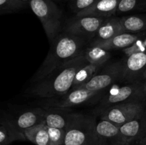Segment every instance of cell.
Listing matches in <instances>:
<instances>
[{"label":"cell","mask_w":146,"mask_h":145,"mask_svg":"<svg viewBox=\"0 0 146 145\" xmlns=\"http://www.w3.org/2000/svg\"><path fill=\"white\" fill-rule=\"evenodd\" d=\"M88 63L83 53L58 66L41 80L33 84L27 92L29 96L38 98L62 96L72 89L77 72Z\"/></svg>","instance_id":"6da1fadb"},{"label":"cell","mask_w":146,"mask_h":145,"mask_svg":"<svg viewBox=\"0 0 146 145\" xmlns=\"http://www.w3.org/2000/svg\"><path fill=\"white\" fill-rule=\"evenodd\" d=\"M84 45V38L67 32L56 37L45 60L31 78V82L35 83L41 80L63 63L81 55Z\"/></svg>","instance_id":"7a4b0ae2"},{"label":"cell","mask_w":146,"mask_h":145,"mask_svg":"<svg viewBox=\"0 0 146 145\" xmlns=\"http://www.w3.org/2000/svg\"><path fill=\"white\" fill-rule=\"evenodd\" d=\"M128 102H146L144 81L125 82L124 85L113 84L101 100L103 109L112 105Z\"/></svg>","instance_id":"3957f363"},{"label":"cell","mask_w":146,"mask_h":145,"mask_svg":"<svg viewBox=\"0 0 146 145\" xmlns=\"http://www.w3.org/2000/svg\"><path fill=\"white\" fill-rule=\"evenodd\" d=\"M29 5L41 21L49 41L57 36L62 18V11L53 0H29Z\"/></svg>","instance_id":"277c9868"},{"label":"cell","mask_w":146,"mask_h":145,"mask_svg":"<svg viewBox=\"0 0 146 145\" xmlns=\"http://www.w3.org/2000/svg\"><path fill=\"white\" fill-rule=\"evenodd\" d=\"M96 124L95 118L81 115L66 130L64 145H100Z\"/></svg>","instance_id":"5b68a950"},{"label":"cell","mask_w":146,"mask_h":145,"mask_svg":"<svg viewBox=\"0 0 146 145\" xmlns=\"http://www.w3.org/2000/svg\"><path fill=\"white\" fill-rule=\"evenodd\" d=\"M146 109V102H128L104 108L101 119L112 122L118 127L132 120Z\"/></svg>","instance_id":"8992f818"},{"label":"cell","mask_w":146,"mask_h":145,"mask_svg":"<svg viewBox=\"0 0 146 145\" xmlns=\"http://www.w3.org/2000/svg\"><path fill=\"white\" fill-rule=\"evenodd\" d=\"M123 61L106 65L87 83L79 88L91 91H105L108 88L123 80Z\"/></svg>","instance_id":"52a82bcc"},{"label":"cell","mask_w":146,"mask_h":145,"mask_svg":"<svg viewBox=\"0 0 146 145\" xmlns=\"http://www.w3.org/2000/svg\"><path fill=\"white\" fill-rule=\"evenodd\" d=\"M106 17L82 16H77L68 21L65 32L83 38H94L101 24L106 21Z\"/></svg>","instance_id":"ba28073f"},{"label":"cell","mask_w":146,"mask_h":145,"mask_svg":"<svg viewBox=\"0 0 146 145\" xmlns=\"http://www.w3.org/2000/svg\"><path fill=\"white\" fill-rule=\"evenodd\" d=\"M104 91H91L84 88L71 90L62 96L54 98L51 104L55 108L68 109L87 103L94 98L102 95Z\"/></svg>","instance_id":"9c48e42d"},{"label":"cell","mask_w":146,"mask_h":145,"mask_svg":"<svg viewBox=\"0 0 146 145\" xmlns=\"http://www.w3.org/2000/svg\"><path fill=\"white\" fill-rule=\"evenodd\" d=\"M124 145H137L146 136V109L132 120L120 127Z\"/></svg>","instance_id":"30bf717a"},{"label":"cell","mask_w":146,"mask_h":145,"mask_svg":"<svg viewBox=\"0 0 146 145\" xmlns=\"http://www.w3.org/2000/svg\"><path fill=\"white\" fill-rule=\"evenodd\" d=\"M123 80L133 82L143 80L146 70V52H141L126 55L123 60Z\"/></svg>","instance_id":"8fae6325"},{"label":"cell","mask_w":146,"mask_h":145,"mask_svg":"<svg viewBox=\"0 0 146 145\" xmlns=\"http://www.w3.org/2000/svg\"><path fill=\"white\" fill-rule=\"evenodd\" d=\"M81 114L70 112L68 109H49L46 110L45 124L46 126L50 127L66 130L81 117Z\"/></svg>","instance_id":"7c38bea8"},{"label":"cell","mask_w":146,"mask_h":145,"mask_svg":"<svg viewBox=\"0 0 146 145\" xmlns=\"http://www.w3.org/2000/svg\"><path fill=\"white\" fill-rule=\"evenodd\" d=\"M96 131L100 145H124L120 127L105 119L96 124Z\"/></svg>","instance_id":"4fadbf2b"},{"label":"cell","mask_w":146,"mask_h":145,"mask_svg":"<svg viewBox=\"0 0 146 145\" xmlns=\"http://www.w3.org/2000/svg\"><path fill=\"white\" fill-rule=\"evenodd\" d=\"M145 32L141 33H122L113 38L101 42H91V45H98L105 49L110 50L125 49L131 46L138 38H142Z\"/></svg>","instance_id":"5bb4252c"},{"label":"cell","mask_w":146,"mask_h":145,"mask_svg":"<svg viewBox=\"0 0 146 145\" xmlns=\"http://www.w3.org/2000/svg\"><path fill=\"white\" fill-rule=\"evenodd\" d=\"M121 0H98L89 8L76 14L77 16H91L109 18L116 13Z\"/></svg>","instance_id":"9a60e30c"},{"label":"cell","mask_w":146,"mask_h":145,"mask_svg":"<svg viewBox=\"0 0 146 145\" xmlns=\"http://www.w3.org/2000/svg\"><path fill=\"white\" fill-rule=\"evenodd\" d=\"M46 109L41 107L33 108L20 114L13 122L18 129L24 132L26 129L45 122Z\"/></svg>","instance_id":"2e32d148"},{"label":"cell","mask_w":146,"mask_h":145,"mask_svg":"<svg viewBox=\"0 0 146 145\" xmlns=\"http://www.w3.org/2000/svg\"><path fill=\"white\" fill-rule=\"evenodd\" d=\"M121 18L111 16L107 18L97 31L92 42H101L113 38L118 34H122Z\"/></svg>","instance_id":"e0dca14e"},{"label":"cell","mask_w":146,"mask_h":145,"mask_svg":"<svg viewBox=\"0 0 146 145\" xmlns=\"http://www.w3.org/2000/svg\"><path fill=\"white\" fill-rule=\"evenodd\" d=\"M24 132L17 127L13 121L1 122L0 127V145H9L15 141L27 140Z\"/></svg>","instance_id":"ac0fdd59"},{"label":"cell","mask_w":146,"mask_h":145,"mask_svg":"<svg viewBox=\"0 0 146 145\" xmlns=\"http://www.w3.org/2000/svg\"><path fill=\"white\" fill-rule=\"evenodd\" d=\"M105 66V64L96 65V64L88 63L85 66L81 68L76 75L74 85L71 90L78 89L82 85H85Z\"/></svg>","instance_id":"d6986e66"},{"label":"cell","mask_w":146,"mask_h":145,"mask_svg":"<svg viewBox=\"0 0 146 145\" xmlns=\"http://www.w3.org/2000/svg\"><path fill=\"white\" fill-rule=\"evenodd\" d=\"M122 33L146 31V15H131L121 18Z\"/></svg>","instance_id":"ffe728a7"},{"label":"cell","mask_w":146,"mask_h":145,"mask_svg":"<svg viewBox=\"0 0 146 145\" xmlns=\"http://www.w3.org/2000/svg\"><path fill=\"white\" fill-rule=\"evenodd\" d=\"M24 134L28 140L36 145H49V136L45 122L26 129Z\"/></svg>","instance_id":"44dd1931"},{"label":"cell","mask_w":146,"mask_h":145,"mask_svg":"<svg viewBox=\"0 0 146 145\" xmlns=\"http://www.w3.org/2000/svg\"><path fill=\"white\" fill-rule=\"evenodd\" d=\"M84 55L88 63L96 65L106 64L111 58L109 51L98 45H91L87 48L84 51Z\"/></svg>","instance_id":"7402d4cb"},{"label":"cell","mask_w":146,"mask_h":145,"mask_svg":"<svg viewBox=\"0 0 146 145\" xmlns=\"http://www.w3.org/2000/svg\"><path fill=\"white\" fill-rule=\"evenodd\" d=\"M28 5L29 2L24 0H0V14L17 12L25 9Z\"/></svg>","instance_id":"603a6c76"},{"label":"cell","mask_w":146,"mask_h":145,"mask_svg":"<svg viewBox=\"0 0 146 145\" xmlns=\"http://www.w3.org/2000/svg\"><path fill=\"white\" fill-rule=\"evenodd\" d=\"M146 0H121L117 8V14H124L141 9L145 5Z\"/></svg>","instance_id":"cb8c5ba5"},{"label":"cell","mask_w":146,"mask_h":145,"mask_svg":"<svg viewBox=\"0 0 146 145\" xmlns=\"http://www.w3.org/2000/svg\"><path fill=\"white\" fill-rule=\"evenodd\" d=\"M47 130L49 136V145H64L66 136V129L47 126Z\"/></svg>","instance_id":"d4e9b609"},{"label":"cell","mask_w":146,"mask_h":145,"mask_svg":"<svg viewBox=\"0 0 146 145\" xmlns=\"http://www.w3.org/2000/svg\"><path fill=\"white\" fill-rule=\"evenodd\" d=\"M98 1V0H69L68 5L70 9L76 14L91 7Z\"/></svg>","instance_id":"484cf974"},{"label":"cell","mask_w":146,"mask_h":145,"mask_svg":"<svg viewBox=\"0 0 146 145\" xmlns=\"http://www.w3.org/2000/svg\"><path fill=\"white\" fill-rule=\"evenodd\" d=\"M137 145H146V136Z\"/></svg>","instance_id":"4316f807"},{"label":"cell","mask_w":146,"mask_h":145,"mask_svg":"<svg viewBox=\"0 0 146 145\" xmlns=\"http://www.w3.org/2000/svg\"><path fill=\"white\" fill-rule=\"evenodd\" d=\"M146 80V70L143 74V80Z\"/></svg>","instance_id":"83f0119b"},{"label":"cell","mask_w":146,"mask_h":145,"mask_svg":"<svg viewBox=\"0 0 146 145\" xmlns=\"http://www.w3.org/2000/svg\"><path fill=\"white\" fill-rule=\"evenodd\" d=\"M144 81V90H145V95H146V80H145Z\"/></svg>","instance_id":"f1b7e54d"},{"label":"cell","mask_w":146,"mask_h":145,"mask_svg":"<svg viewBox=\"0 0 146 145\" xmlns=\"http://www.w3.org/2000/svg\"><path fill=\"white\" fill-rule=\"evenodd\" d=\"M143 45H145V47L146 48V38H145V39H143Z\"/></svg>","instance_id":"f546056e"},{"label":"cell","mask_w":146,"mask_h":145,"mask_svg":"<svg viewBox=\"0 0 146 145\" xmlns=\"http://www.w3.org/2000/svg\"><path fill=\"white\" fill-rule=\"evenodd\" d=\"M53 1H66V0H53Z\"/></svg>","instance_id":"4dcf8cb0"},{"label":"cell","mask_w":146,"mask_h":145,"mask_svg":"<svg viewBox=\"0 0 146 145\" xmlns=\"http://www.w3.org/2000/svg\"><path fill=\"white\" fill-rule=\"evenodd\" d=\"M24 1H27V2H28V1H29V0H24Z\"/></svg>","instance_id":"1f68e13d"}]
</instances>
